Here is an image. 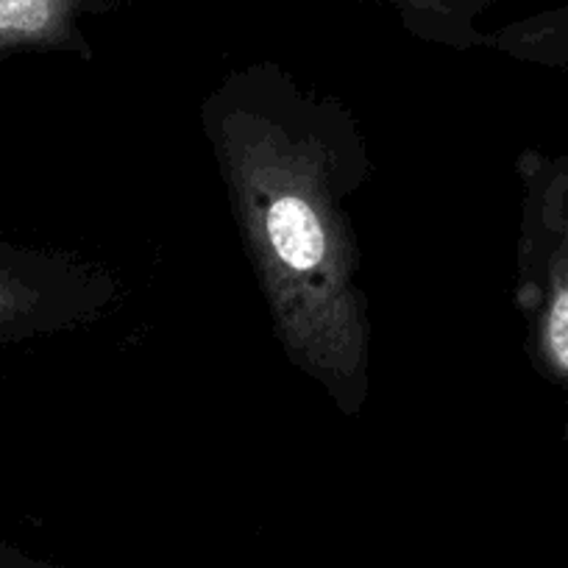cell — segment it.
<instances>
[{
	"instance_id": "obj_1",
	"label": "cell",
	"mask_w": 568,
	"mask_h": 568,
	"mask_svg": "<svg viewBox=\"0 0 568 568\" xmlns=\"http://www.w3.org/2000/svg\"><path fill=\"white\" fill-rule=\"evenodd\" d=\"M210 134L284 348L346 409L368 385V321L341 160L284 84H229Z\"/></svg>"
},
{
	"instance_id": "obj_2",
	"label": "cell",
	"mask_w": 568,
	"mask_h": 568,
	"mask_svg": "<svg viewBox=\"0 0 568 568\" xmlns=\"http://www.w3.org/2000/svg\"><path fill=\"white\" fill-rule=\"evenodd\" d=\"M524 271L535 302L538 352L546 368L568 382V173H527Z\"/></svg>"
},
{
	"instance_id": "obj_3",
	"label": "cell",
	"mask_w": 568,
	"mask_h": 568,
	"mask_svg": "<svg viewBox=\"0 0 568 568\" xmlns=\"http://www.w3.org/2000/svg\"><path fill=\"white\" fill-rule=\"evenodd\" d=\"M75 310V282L59 262L0 245V343L53 329Z\"/></svg>"
},
{
	"instance_id": "obj_4",
	"label": "cell",
	"mask_w": 568,
	"mask_h": 568,
	"mask_svg": "<svg viewBox=\"0 0 568 568\" xmlns=\"http://www.w3.org/2000/svg\"><path fill=\"white\" fill-rule=\"evenodd\" d=\"M98 0H0V57L81 51V18Z\"/></svg>"
}]
</instances>
